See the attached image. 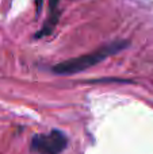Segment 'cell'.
<instances>
[{"mask_svg": "<svg viewBox=\"0 0 153 154\" xmlns=\"http://www.w3.org/2000/svg\"><path fill=\"white\" fill-rule=\"evenodd\" d=\"M127 46H129L127 41H115V42L108 43V45L103 46V48L98 49L89 54H84V56L60 62L56 66H53V72L56 75H75V73L83 72V70L102 62L107 57L126 49Z\"/></svg>", "mask_w": 153, "mask_h": 154, "instance_id": "6da1fadb", "label": "cell"}, {"mask_svg": "<svg viewBox=\"0 0 153 154\" xmlns=\"http://www.w3.org/2000/svg\"><path fill=\"white\" fill-rule=\"evenodd\" d=\"M58 4H60V0H49V19H48V22L45 23V26L39 30V32L35 35L37 38L49 35L54 30V27L57 26L58 16H60Z\"/></svg>", "mask_w": 153, "mask_h": 154, "instance_id": "3957f363", "label": "cell"}, {"mask_svg": "<svg viewBox=\"0 0 153 154\" xmlns=\"http://www.w3.org/2000/svg\"><path fill=\"white\" fill-rule=\"evenodd\" d=\"M35 3H37V12L39 14L42 10V0H35Z\"/></svg>", "mask_w": 153, "mask_h": 154, "instance_id": "277c9868", "label": "cell"}, {"mask_svg": "<svg viewBox=\"0 0 153 154\" xmlns=\"http://www.w3.org/2000/svg\"><path fill=\"white\" fill-rule=\"evenodd\" d=\"M68 139L62 131L53 130L49 134H38L31 141V149L39 154H60L67 147Z\"/></svg>", "mask_w": 153, "mask_h": 154, "instance_id": "7a4b0ae2", "label": "cell"}]
</instances>
